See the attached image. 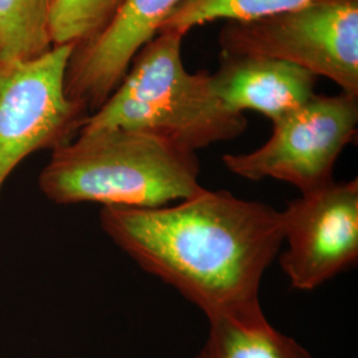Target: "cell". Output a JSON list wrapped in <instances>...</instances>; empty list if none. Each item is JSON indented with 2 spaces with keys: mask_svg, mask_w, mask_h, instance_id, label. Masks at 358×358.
<instances>
[{
  "mask_svg": "<svg viewBox=\"0 0 358 358\" xmlns=\"http://www.w3.org/2000/svg\"><path fill=\"white\" fill-rule=\"evenodd\" d=\"M73 45L24 62H0V194L27 157L73 141L88 117L65 92Z\"/></svg>",
  "mask_w": 358,
  "mask_h": 358,
  "instance_id": "5",
  "label": "cell"
},
{
  "mask_svg": "<svg viewBox=\"0 0 358 358\" xmlns=\"http://www.w3.org/2000/svg\"><path fill=\"white\" fill-rule=\"evenodd\" d=\"M199 171L196 153L166 137L105 129L78 133L55 149L38 183L56 205L155 208L202 192Z\"/></svg>",
  "mask_w": 358,
  "mask_h": 358,
  "instance_id": "2",
  "label": "cell"
},
{
  "mask_svg": "<svg viewBox=\"0 0 358 358\" xmlns=\"http://www.w3.org/2000/svg\"><path fill=\"white\" fill-rule=\"evenodd\" d=\"M53 0H0V62H24L53 48Z\"/></svg>",
  "mask_w": 358,
  "mask_h": 358,
  "instance_id": "11",
  "label": "cell"
},
{
  "mask_svg": "<svg viewBox=\"0 0 358 358\" xmlns=\"http://www.w3.org/2000/svg\"><path fill=\"white\" fill-rule=\"evenodd\" d=\"M185 36L174 29L159 31L136 55L106 103L85 118L80 133L145 130L195 153L243 134L248 125L245 115L220 103L211 75L186 69L182 60Z\"/></svg>",
  "mask_w": 358,
  "mask_h": 358,
  "instance_id": "3",
  "label": "cell"
},
{
  "mask_svg": "<svg viewBox=\"0 0 358 358\" xmlns=\"http://www.w3.org/2000/svg\"><path fill=\"white\" fill-rule=\"evenodd\" d=\"M312 0H182L161 31L186 35L194 27L215 20L250 22L296 10Z\"/></svg>",
  "mask_w": 358,
  "mask_h": 358,
  "instance_id": "12",
  "label": "cell"
},
{
  "mask_svg": "<svg viewBox=\"0 0 358 358\" xmlns=\"http://www.w3.org/2000/svg\"><path fill=\"white\" fill-rule=\"evenodd\" d=\"M220 103L235 113L254 110L273 122L303 106L316 93L317 76L297 65L264 56H223L211 75Z\"/></svg>",
  "mask_w": 358,
  "mask_h": 358,
  "instance_id": "9",
  "label": "cell"
},
{
  "mask_svg": "<svg viewBox=\"0 0 358 358\" xmlns=\"http://www.w3.org/2000/svg\"><path fill=\"white\" fill-rule=\"evenodd\" d=\"M105 234L208 321L260 310L266 271L284 243L282 211L203 189L178 205L103 206Z\"/></svg>",
  "mask_w": 358,
  "mask_h": 358,
  "instance_id": "1",
  "label": "cell"
},
{
  "mask_svg": "<svg viewBox=\"0 0 358 358\" xmlns=\"http://www.w3.org/2000/svg\"><path fill=\"white\" fill-rule=\"evenodd\" d=\"M195 358H313L292 337L273 328L263 310L210 321L205 345Z\"/></svg>",
  "mask_w": 358,
  "mask_h": 358,
  "instance_id": "10",
  "label": "cell"
},
{
  "mask_svg": "<svg viewBox=\"0 0 358 358\" xmlns=\"http://www.w3.org/2000/svg\"><path fill=\"white\" fill-rule=\"evenodd\" d=\"M358 97L341 92L315 94L292 113L273 122L268 141L251 153L224 154L232 174L250 180L279 179L301 194L333 182L337 158L356 138Z\"/></svg>",
  "mask_w": 358,
  "mask_h": 358,
  "instance_id": "6",
  "label": "cell"
},
{
  "mask_svg": "<svg viewBox=\"0 0 358 358\" xmlns=\"http://www.w3.org/2000/svg\"><path fill=\"white\" fill-rule=\"evenodd\" d=\"M182 0H125L103 34L73 48L65 92L87 115L113 94L136 55L153 40Z\"/></svg>",
  "mask_w": 358,
  "mask_h": 358,
  "instance_id": "8",
  "label": "cell"
},
{
  "mask_svg": "<svg viewBox=\"0 0 358 358\" xmlns=\"http://www.w3.org/2000/svg\"><path fill=\"white\" fill-rule=\"evenodd\" d=\"M125 0H53L52 45L75 48L97 38L109 26Z\"/></svg>",
  "mask_w": 358,
  "mask_h": 358,
  "instance_id": "13",
  "label": "cell"
},
{
  "mask_svg": "<svg viewBox=\"0 0 358 358\" xmlns=\"http://www.w3.org/2000/svg\"><path fill=\"white\" fill-rule=\"evenodd\" d=\"M282 217L280 266L294 289L313 291L357 263V179L301 194Z\"/></svg>",
  "mask_w": 358,
  "mask_h": 358,
  "instance_id": "7",
  "label": "cell"
},
{
  "mask_svg": "<svg viewBox=\"0 0 358 358\" xmlns=\"http://www.w3.org/2000/svg\"><path fill=\"white\" fill-rule=\"evenodd\" d=\"M222 56H264L301 66L358 97V0H312L287 13L226 22Z\"/></svg>",
  "mask_w": 358,
  "mask_h": 358,
  "instance_id": "4",
  "label": "cell"
}]
</instances>
